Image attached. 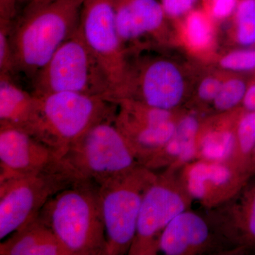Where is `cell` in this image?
Wrapping results in <instances>:
<instances>
[{
  "label": "cell",
  "mask_w": 255,
  "mask_h": 255,
  "mask_svg": "<svg viewBox=\"0 0 255 255\" xmlns=\"http://www.w3.org/2000/svg\"><path fill=\"white\" fill-rule=\"evenodd\" d=\"M199 124L194 116L187 115L179 120L172 138L150 162L147 168L179 169L196 159V137Z\"/></svg>",
  "instance_id": "cell-18"
},
{
  "label": "cell",
  "mask_w": 255,
  "mask_h": 255,
  "mask_svg": "<svg viewBox=\"0 0 255 255\" xmlns=\"http://www.w3.org/2000/svg\"><path fill=\"white\" fill-rule=\"evenodd\" d=\"M255 147L253 150V155H252L251 165H250V176L255 175Z\"/></svg>",
  "instance_id": "cell-33"
},
{
  "label": "cell",
  "mask_w": 255,
  "mask_h": 255,
  "mask_svg": "<svg viewBox=\"0 0 255 255\" xmlns=\"http://www.w3.org/2000/svg\"><path fill=\"white\" fill-rule=\"evenodd\" d=\"M207 210L236 255H255V174L231 199Z\"/></svg>",
  "instance_id": "cell-15"
},
{
  "label": "cell",
  "mask_w": 255,
  "mask_h": 255,
  "mask_svg": "<svg viewBox=\"0 0 255 255\" xmlns=\"http://www.w3.org/2000/svg\"><path fill=\"white\" fill-rule=\"evenodd\" d=\"M255 10V0H244L238 6L237 18L239 19Z\"/></svg>",
  "instance_id": "cell-32"
},
{
  "label": "cell",
  "mask_w": 255,
  "mask_h": 255,
  "mask_svg": "<svg viewBox=\"0 0 255 255\" xmlns=\"http://www.w3.org/2000/svg\"><path fill=\"white\" fill-rule=\"evenodd\" d=\"M21 1L22 0H0V19L12 21Z\"/></svg>",
  "instance_id": "cell-30"
},
{
  "label": "cell",
  "mask_w": 255,
  "mask_h": 255,
  "mask_svg": "<svg viewBox=\"0 0 255 255\" xmlns=\"http://www.w3.org/2000/svg\"><path fill=\"white\" fill-rule=\"evenodd\" d=\"M236 6V0H214L213 13L216 17H226L233 12Z\"/></svg>",
  "instance_id": "cell-29"
},
{
  "label": "cell",
  "mask_w": 255,
  "mask_h": 255,
  "mask_svg": "<svg viewBox=\"0 0 255 255\" xmlns=\"http://www.w3.org/2000/svg\"><path fill=\"white\" fill-rule=\"evenodd\" d=\"M196 0H162L164 12L170 16H179L187 12Z\"/></svg>",
  "instance_id": "cell-28"
},
{
  "label": "cell",
  "mask_w": 255,
  "mask_h": 255,
  "mask_svg": "<svg viewBox=\"0 0 255 255\" xmlns=\"http://www.w3.org/2000/svg\"><path fill=\"white\" fill-rule=\"evenodd\" d=\"M238 39L243 45L255 43V10L238 19Z\"/></svg>",
  "instance_id": "cell-26"
},
{
  "label": "cell",
  "mask_w": 255,
  "mask_h": 255,
  "mask_svg": "<svg viewBox=\"0 0 255 255\" xmlns=\"http://www.w3.org/2000/svg\"><path fill=\"white\" fill-rule=\"evenodd\" d=\"M246 92V85L242 80H229L223 84L219 95L215 99V108L223 112L232 110L243 102Z\"/></svg>",
  "instance_id": "cell-23"
},
{
  "label": "cell",
  "mask_w": 255,
  "mask_h": 255,
  "mask_svg": "<svg viewBox=\"0 0 255 255\" xmlns=\"http://www.w3.org/2000/svg\"><path fill=\"white\" fill-rule=\"evenodd\" d=\"M255 147V111H247L242 114L238 121L234 149L228 162L251 177L250 165Z\"/></svg>",
  "instance_id": "cell-21"
},
{
  "label": "cell",
  "mask_w": 255,
  "mask_h": 255,
  "mask_svg": "<svg viewBox=\"0 0 255 255\" xmlns=\"http://www.w3.org/2000/svg\"><path fill=\"white\" fill-rule=\"evenodd\" d=\"M238 122L232 128L214 127L202 130L199 127L196 137L195 159L228 162L234 149Z\"/></svg>",
  "instance_id": "cell-20"
},
{
  "label": "cell",
  "mask_w": 255,
  "mask_h": 255,
  "mask_svg": "<svg viewBox=\"0 0 255 255\" xmlns=\"http://www.w3.org/2000/svg\"><path fill=\"white\" fill-rule=\"evenodd\" d=\"M85 0L29 1L10 39L14 70L33 78L80 26Z\"/></svg>",
  "instance_id": "cell-1"
},
{
  "label": "cell",
  "mask_w": 255,
  "mask_h": 255,
  "mask_svg": "<svg viewBox=\"0 0 255 255\" xmlns=\"http://www.w3.org/2000/svg\"><path fill=\"white\" fill-rule=\"evenodd\" d=\"M223 68L231 70H249L255 68V50H238L221 60Z\"/></svg>",
  "instance_id": "cell-25"
},
{
  "label": "cell",
  "mask_w": 255,
  "mask_h": 255,
  "mask_svg": "<svg viewBox=\"0 0 255 255\" xmlns=\"http://www.w3.org/2000/svg\"><path fill=\"white\" fill-rule=\"evenodd\" d=\"M62 162L53 149L29 132L0 125V182L38 174Z\"/></svg>",
  "instance_id": "cell-13"
},
{
  "label": "cell",
  "mask_w": 255,
  "mask_h": 255,
  "mask_svg": "<svg viewBox=\"0 0 255 255\" xmlns=\"http://www.w3.org/2000/svg\"><path fill=\"white\" fill-rule=\"evenodd\" d=\"M36 97V114L29 133L61 159L70 145L90 128L117 116V105L97 96L57 92Z\"/></svg>",
  "instance_id": "cell-3"
},
{
  "label": "cell",
  "mask_w": 255,
  "mask_h": 255,
  "mask_svg": "<svg viewBox=\"0 0 255 255\" xmlns=\"http://www.w3.org/2000/svg\"><path fill=\"white\" fill-rule=\"evenodd\" d=\"M80 33L110 79L112 96L127 73L123 46L115 22L114 0H85L80 16Z\"/></svg>",
  "instance_id": "cell-10"
},
{
  "label": "cell",
  "mask_w": 255,
  "mask_h": 255,
  "mask_svg": "<svg viewBox=\"0 0 255 255\" xmlns=\"http://www.w3.org/2000/svg\"><path fill=\"white\" fill-rule=\"evenodd\" d=\"M178 215L164 229L159 252L166 255H236L207 209Z\"/></svg>",
  "instance_id": "cell-11"
},
{
  "label": "cell",
  "mask_w": 255,
  "mask_h": 255,
  "mask_svg": "<svg viewBox=\"0 0 255 255\" xmlns=\"http://www.w3.org/2000/svg\"><path fill=\"white\" fill-rule=\"evenodd\" d=\"M243 104L247 111H255V85L247 90Z\"/></svg>",
  "instance_id": "cell-31"
},
{
  "label": "cell",
  "mask_w": 255,
  "mask_h": 255,
  "mask_svg": "<svg viewBox=\"0 0 255 255\" xmlns=\"http://www.w3.org/2000/svg\"><path fill=\"white\" fill-rule=\"evenodd\" d=\"M29 1H48L50 0H28Z\"/></svg>",
  "instance_id": "cell-34"
},
{
  "label": "cell",
  "mask_w": 255,
  "mask_h": 255,
  "mask_svg": "<svg viewBox=\"0 0 255 255\" xmlns=\"http://www.w3.org/2000/svg\"><path fill=\"white\" fill-rule=\"evenodd\" d=\"M187 41L192 48L202 49L209 46L212 39L211 25L202 13H191L186 27Z\"/></svg>",
  "instance_id": "cell-22"
},
{
  "label": "cell",
  "mask_w": 255,
  "mask_h": 255,
  "mask_svg": "<svg viewBox=\"0 0 255 255\" xmlns=\"http://www.w3.org/2000/svg\"><path fill=\"white\" fill-rule=\"evenodd\" d=\"M0 255H68V253L50 228L37 216L1 242Z\"/></svg>",
  "instance_id": "cell-17"
},
{
  "label": "cell",
  "mask_w": 255,
  "mask_h": 255,
  "mask_svg": "<svg viewBox=\"0 0 255 255\" xmlns=\"http://www.w3.org/2000/svg\"><path fill=\"white\" fill-rule=\"evenodd\" d=\"M37 97L20 88L10 75H0V125L29 132L34 120Z\"/></svg>",
  "instance_id": "cell-19"
},
{
  "label": "cell",
  "mask_w": 255,
  "mask_h": 255,
  "mask_svg": "<svg viewBox=\"0 0 255 255\" xmlns=\"http://www.w3.org/2000/svg\"><path fill=\"white\" fill-rule=\"evenodd\" d=\"M180 174L193 200L205 209L231 199L250 177L229 162L202 159L184 164Z\"/></svg>",
  "instance_id": "cell-12"
},
{
  "label": "cell",
  "mask_w": 255,
  "mask_h": 255,
  "mask_svg": "<svg viewBox=\"0 0 255 255\" xmlns=\"http://www.w3.org/2000/svg\"><path fill=\"white\" fill-rule=\"evenodd\" d=\"M36 96L75 92L109 101L112 84L80 29L67 40L33 78Z\"/></svg>",
  "instance_id": "cell-4"
},
{
  "label": "cell",
  "mask_w": 255,
  "mask_h": 255,
  "mask_svg": "<svg viewBox=\"0 0 255 255\" xmlns=\"http://www.w3.org/2000/svg\"><path fill=\"white\" fill-rule=\"evenodd\" d=\"M114 4L122 43L154 33L163 21V7L157 0H114Z\"/></svg>",
  "instance_id": "cell-16"
},
{
  "label": "cell",
  "mask_w": 255,
  "mask_h": 255,
  "mask_svg": "<svg viewBox=\"0 0 255 255\" xmlns=\"http://www.w3.org/2000/svg\"><path fill=\"white\" fill-rule=\"evenodd\" d=\"M156 174L138 164L100 185L107 255L128 254L136 234L142 199Z\"/></svg>",
  "instance_id": "cell-5"
},
{
  "label": "cell",
  "mask_w": 255,
  "mask_h": 255,
  "mask_svg": "<svg viewBox=\"0 0 255 255\" xmlns=\"http://www.w3.org/2000/svg\"><path fill=\"white\" fill-rule=\"evenodd\" d=\"M223 84L214 78H207L201 82L199 88V96L206 102H214L219 95Z\"/></svg>",
  "instance_id": "cell-27"
},
{
  "label": "cell",
  "mask_w": 255,
  "mask_h": 255,
  "mask_svg": "<svg viewBox=\"0 0 255 255\" xmlns=\"http://www.w3.org/2000/svg\"><path fill=\"white\" fill-rule=\"evenodd\" d=\"M114 123L137 162L145 166L173 136L177 124L172 110L155 108L137 101L122 100Z\"/></svg>",
  "instance_id": "cell-9"
},
{
  "label": "cell",
  "mask_w": 255,
  "mask_h": 255,
  "mask_svg": "<svg viewBox=\"0 0 255 255\" xmlns=\"http://www.w3.org/2000/svg\"><path fill=\"white\" fill-rule=\"evenodd\" d=\"M100 187L93 181L78 179L52 196L38 215L68 255H107Z\"/></svg>",
  "instance_id": "cell-2"
},
{
  "label": "cell",
  "mask_w": 255,
  "mask_h": 255,
  "mask_svg": "<svg viewBox=\"0 0 255 255\" xmlns=\"http://www.w3.org/2000/svg\"><path fill=\"white\" fill-rule=\"evenodd\" d=\"M114 119L99 122L73 142L62 160L81 179L99 185L140 164Z\"/></svg>",
  "instance_id": "cell-6"
},
{
  "label": "cell",
  "mask_w": 255,
  "mask_h": 255,
  "mask_svg": "<svg viewBox=\"0 0 255 255\" xmlns=\"http://www.w3.org/2000/svg\"><path fill=\"white\" fill-rule=\"evenodd\" d=\"M81 179L65 162L0 182V239L36 219L52 196Z\"/></svg>",
  "instance_id": "cell-7"
},
{
  "label": "cell",
  "mask_w": 255,
  "mask_h": 255,
  "mask_svg": "<svg viewBox=\"0 0 255 255\" xmlns=\"http://www.w3.org/2000/svg\"><path fill=\"white\" fill-rule=\"evenodd\" d=\"M184 82L179 70L169 62L157 60L143 68L135 85L121 89L111 102L131 100L150 107L172 110L184 95Z\"/></svg>",
  "instance_id": "cell-14"
},
{
  "label": "cell",
  "mask_w": 255,
  "mask_h": 255,
  "mask_svg": "<svg viewBox=\"0 0 255 255\" xmlns=\"http://www.w3.org/2000/svg\"><path fill=\"white\" fill-rule=\"evenodd\" d=\"M193 201L180 168L169 167L156 174L142 199L136 234L128 255H157L164 229L176 216L190 209Z\"/></svg>",
  "instance_id": "cell-8"
},
{
  "label": "cell",
  "mask_w": 255,
  "mask_h": 255,
  "mask_svg": "<svg viewBox=\"0 0 255 255\" xmlns=\"http://www.w3.org/2000/svg\"><path fill=\"white\" fill-rule=\"evenodd\" d=\"M11 21L0 19V75L14 72V56L10 39Z\"/></svg>",
  "instance_id": "cell-24"
}]
</instances>
